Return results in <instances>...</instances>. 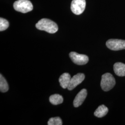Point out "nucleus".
Masks as SVG:
<instances>
[{
  "label": "nucleus",
  "instance_id": "obj_1",
  "mask_svg": "<svg viewBox=\"0 0 125 125\" xmlns=\"http://www.w3.org/2000/svg\"><path fill=\"white\" fill-rule=\"evenodd\" d=\"M36 28L42 31H45L50 33H54L58 31L57 24L48 19H42L36 24Z\"/></svg>",
  "mask_w": 125,
  "mask_h": 125
},
{
  "label": "nucleus",
  "instance_id": "obj_2",
  "mask_svg": "<svg viewBox=\"0 0 125 125\" xmlns=\"http://www.w3.org/2000/svg\"><path fill=\"white\" fill-rule=\"evenodd\" d=\"M115 80L112 74L106 73L102 76L101 86L103 90L108 91L114 88L115 85Z\"/></svg>",
  "mask_w": 125,
  "mask_h": 125
},
{
  "label": "nucleus",
  "instance_id": "obj_3",
  "mask_svg": "<svg viewBox=\"0 0 125 125\" xmlns=\"http://www.w3.org/2000/svg\"><path fill=\"white\" fill-rule=\"evenodd\" d=\"M14 9L22 13H26L33 9V5L29 0H18L13 4Z\"/></svg>",
  "mask_w": 125,
  "mask_h": 125
},
{
  "label": "nucleus",
  "instance_id": "obj_4",
  "mask_svg": "<svg viewBox=\"0 0 125 125\" xmlns=\"http://www.w3.org/2000/svg\"><path fill=\"white\" fill-rule=\"evenodd\" d=\"M107 48L113 51L125 49V40L110 39L106 42Z\"/></svg>",
  "mask_w": 125,
  "mask_h": 125
},
{
  "label": "nucleus",
  "instance_id": "obj_5",
  "mask_svg": "<svg viewBox=\"0 0 125 125\" xmlns=\"http://www.w3.org/2000/svg\"><path fill=\"white\" fill-rule=\"evenodd\" d=\"M86 7L85 0H72L71 4L72 12L76 15L83 13Z\"/></svg>",
  "mask_w": 125,
  "mask_h": 125
},
{
  "label": "nucleus",
  "instance_id": "obj_6",
  "mask_svg": "<svg viewBox=\"0 0 125 125\" xmlns=\"http://www.w3.org/2000/svg\"><path fill=\"white\" fill-rule=\"evenodd\" d=\"M69 56L72 62L77 65H84L89 62L88 57L84 54H80L76 52H71Z\"/></svg>",
  "mask_w": 125,
  "mask_h": 125
},
{
  "label": "nucleus",
  "instance_id": "obj_7",
  "mask_svg": "<svg viewBox=\"0 0 125 125\" xmlns=\"http://www.w3.org/2000/svg\"><path fill=\"white\" fill-rule=\"evenodd\" d=\"M84 78L85 75L83 73H78L76 75H74L71 78L67 89L70 90L75 89L77 85L82 83V82L84 80Z\"/></svg>",
  "mask_w": 125,
  "mask_h": 125
},
{
  "label": "nucleus",
  "instance_id": "obj_8",
  "mask_svg": "<svg viewBox=\"0 0 125 125\" xmlns=\"http://www.w3.org/2000/svg\"><path fill=\"white\" fill-rule=\"evenodd\" d=\"M87 95V91L86 89H83L76 95L73 102V105L77 107L81 106L84 102Z\"/></svg>",
  "mask_w": 125,
  "mask_h": 125
},
{
  "label": "nucleus",
  "instance_id": "obj_9",
  "mask_svg": "<svg viewBox=\"0 0 125 125\" xmlns=\"http://www.w3.org/2000/svg\"><path fill=\"white\" fill-rule=\"evenodd\" d=\"M71 75L68 73H64L60 76L59 82L60 86L63 89H66L70 84L71 80Z\"/></svg>",
  "mask_w": 125,
  "mask_h": 125
},
{
  "label": "nucleus",
  "instance_id": "obj_10",
  "mask_svg": "<svg viewBox=\"0 0 125 125\" xmlns=\"http://www.w3.org/2000/svg\"><path fill=\"white\" fill-rule=\"evenodd\" d=\"M114 70L116 75L125 76V64L121 62H116L114 65Z\"/></svg>",
  "mask_w": 125,
  "mask_h": 125
},
{
  "label": "nucleus",
  "instance_id": "obj_11",
  "mask_svg": "<svg viewBox=\"0 0 125 125\" xmlns=\"http://www.w3.org/2000/svg\"><path fill=\"white\" fill-rule=\"evenodd\" d=\"M108 112V108L104 105H101L99 106L98 108L96 109V110L94 111V115L97 117L102 118L105 116L107 114Z\"/></svg>",
  "mask_w": 125,
  "mask_h": 125
},
{
  "label": "nucleus",
  "instance_id": "obj_12",
  "mask_svg": "<svg viewBox=\"0 0 125 125\" xmlns=\"http://www.w3.org/2000/svg\"><path fill=\"white\" fill-rule=\"evenodd\" d=\"M49 101L52 104L57 105L63 102V98L62 96L59 94H54L50 96Z\"/></svg>",
  "mask_w": 125,
  "mask_h": 125
},
{
  "label": "nucleus",
  "instance_id": "obj_13",
  "mask_svg": "<svg viewBox=\"0 0 125 125\" xmlns=\"http://www.w3.org/2000/svg\"><path fill=\"white\" fill-rule=\"evenodd\" d=\"M9 87L8 83L4 77L1 74L0 75V91L1 92L5 93L8 91Z\"/></svg>",
  "mask_w": 125,
  "mask_h": 125
},
{
  "label": "nucleus",
  "instance_id": "obj_14",
  "mask_svg": "<svg viewBox=\"0 0 125 125\" xmlns=\"http://www.w3.org/2000/svg\"><path fill=\"white\" fill-rule=\"evenodd\" d=\"M48 125H62V121L59 117L51 118L48 121Z\"/></svg>",
  "mask_w": 125,
  "mask_h": 125
},
{
  "label": "nucleus",
  "instance_id": "obj_15",
  "mask_svg": "<svg viewBox=\"0 0 125 125\" xmlns=\"http://www.w3.org/2000/svg\"><path fill=\"white\" fill-rule=\"evenodd\" d=\"M9 27V21L4 18H0V31H3L6 30Z\"/></svg>",
  "mask_w": 125,
  "mask_h": 125
}]
</instances>
